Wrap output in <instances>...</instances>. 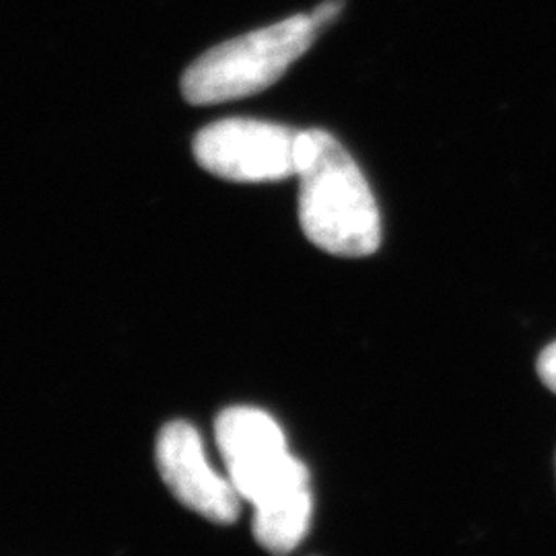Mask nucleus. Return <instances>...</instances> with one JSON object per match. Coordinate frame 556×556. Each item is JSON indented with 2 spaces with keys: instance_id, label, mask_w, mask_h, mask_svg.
<instances>
[{
  "instance_id": "nucleus-1",
  "label": "nucleus",
  "mask_w": 556,
  "mask_h": 556,
  "mask_svg": "<svg viewBox=\"0 0 556 556\" xmlns=\"http://www.w3.org/2000/svg\"><path fill=\"white\" fill-rule=\"evenodd\" d=\"M299 223L316 248L342 258L378 252L381 217L357 161L330 132L301 130L298 139Z\"/></svg>"
},
{
  "instance_id": "nucleus-2",
  "label": "nucleus",
  "mask_w": 556,
  "mask_h": 556,
  "mask_svg": "<svg viewBox=\"0 0 556 556\" xmlns=\"http://www.w3.org/2000/svg\"><path fill=\"white\" fill-rule=\"evenodd\" d=\"M314 15H293L202 54L181 77V93L194 105L256 96L275 85L318 36Z\"/></svg>"
},
{
  "instance_id": "nucleus-3",
  "label": "nucleus",
  "mask_w": 556,
  "mask_h": 556,
  "mask_svg": "<svg viewBox=\"0 0 556 556\" xmlns=\"http://www.w3.org/2000/svg\"><path fill=\"white\" fill-rule=\"evenodd\" d=\"M215 433L227 475L252 505L309 482V470L289 452L280 425L268 413L250 406L227 408L217 418Z\"/></svg>"
},
{
  "instance_id": "nucleus-4",
  "label": "nucleus",
  "mask_w": 556,
  "mask_h": 556,
  "mask_svg": "<svg viewBox=\"0 0 556 556\" xmlns=\"http://www.w3.org/2000/svg\"><path fill=\"white\" fill-rule=\"evenodd\" d=\"M299 132L264 119H220L200 130L192 149L200 167L217 178L280 181L298 176Z\"/></svg>"
},
{
  "instance_id": "nucleus-5",
  "label": "nucleus",
  "mask_w": 556,
  "mask_h": 556,
  "mask_svg": "<svg viewBox=\"0 0 556 556\" xmlns=\"http://www.w3.org/2000/svg\"><path fill=\"white\" fill-rule=\"evenodd\" d=\"M157 466L161 478L181 505L213 523L229 526L241 514V495L231 478H223L208 464L199 431L174 420L157 438Z\"/></svg>"
},
{
  "instance_id": "nucleus-6",
  "label": "nucleus",
  "mask_w": 556,
  "mask_h": 556,
  "mask_svg": "<svg viewBox=\"0 0 556 556\" xmlns=\"http://www.w3.org/2000/svg\"><path fill=\"white\" fill-rule=\"evenodd\" d=\"M314 514L309 482L289 486L256 505L254 536L275 555L295 551L307 534Z\"/></svg>"
},
{
  "instance_id": "nucleus-7",
  "label": "nucleus",
  "mask_w": 556,
  "mask_h": 556,
  "mask_svg": "<svg viewBox=\"0 0 556 556\" xmlns=\"http://www.w3.org/2000/svg\"><path fill=\"white\" fill-rule=\"evenodd\" d=\"M538 376L544 381V386L556 394V342L546 346L538 358Z\"/></svg>"
}]
</instances>
